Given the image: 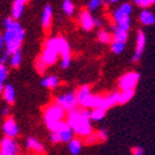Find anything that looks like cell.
Instances as JSON below:
<instances>
[{
  "mask_svg": "<svg viewBox=\"0 0 155 155\" xmlns=\"http://www.w3.org/2000/svg\"><path fill=\"white\" fill-rule=\"evenodd\" d=\"M5 32L3 34L5 42V54L11 56L21 51V44L25 38V30L21 25L11 18H6L3 21Z\"/></svg>",
  "mask_w": 155,
  "mask_h": 155,
  "instance_id": "1",
  "label": "cell"
},
{
  "mask_svg": "<svg viewBox=\"0 0 155 155\" xmlns=\"http://www.w3.org/2000/svg\"><path fill=\"white\" fill-rule=\"evenodd\" d=\"M67 124L72 128L74 134L80 137H88L93 133L91 118H89V110L83 108H76L67 113Z\"/></svg>",
  "mask_w": 155,
  "mask_h": 155,
  "instance_id": "2",
  "label": "cell"
},
{
  "mask_svg": "<svg viewBox=\"0 0 155 155\" xmlns=\"http://www.w3.org/2000/svg\"><path fill=\"white\" fill-rule=\"evenodd\" d=\"M66 112H64L58 104L51 103L44 110V120L47 127V129L51 132H56L62 122H64Z\"/></svg>",
  "mask_w": 155,
  "mask_h": 155,
  "instance_id": "3",
  "label": "cell"
},
{
  "mask_svg": "<svg viewBox=\"0 0 155 155\" xmlns=\"http://www.w3.org/2000/svg\"><path fill=\"white\" fill-rule=\"evenodd\" d=\"M76 97H77L78 106H81V108L83 109L99 108L102 103V98H103L102 94H93L91 91V87L87 84L81 86L78 88V91L76 92Z\"/></svg>",
  "mask_w": 155,
  "mask_h": 155,
  "instance_id": "4",
  "label": "cell"
},
{
  "mask_svg": "<svg viewBox=\"0 0 155 155\" xmlns=\"http://www.w3.org/2000/svg\"><path fill=\"white\" fill-rule=\"evenodd\" d=\"M60 55H58V50H57V44H56V37H50L45 41L44 44V51L40 55V58L47 64H55L58 60Z\"/></svg>",
  "mask_w": 155,
  "mask_h": 155,
  "instance_id": "5",
  "label": "cell"
},
{
  "mask_svg": "<svg viewBox=\"0 0 155 155\" xmlns=\"http://www.w3.org/2000/svg\"><path fill=\"white\" fill-rule=\"evenodd\" d=\"M55 103H56V104H58L64 112H67V113L71 112V110H73V109H76L77 106H78V103H77L76 92H73V91L60 93L56 97Z\"/></svg>",
  "mask_w": 155,
  "mask_h": 155,
  "instance_id": "6",
  "label": "cell"
},
{
  "mask_svg": "<svg viewBox=\"0 0 155 155\" xmlns=\"http://www.w3.org/2000/svg\"><path fill=\"white\" fill-rule=\"evenodd\" d=\"M140 80V74L135 71H130V72H127L125 74H123L119 81H118V87L120 91H130V89H135L138 82Z\"/></svg>",
  "mask_w": 155,
  "mask_h": 155,
  "instance_id": "7",
  "label": "cell"
},
{
  "mask_svg": "<svg viewBox=\"0 0 155 155\" xmlns=\"http://www.w3.org/2000/svg\"><path fill=\"white\" fill-rule=\"evenodd\" d=\"M19 144L15 139L4 137L0 140V155H19Z\"/></svg>",
  "mask_w": 155,
  "mask_h": 155,
  "instance_id": "8",
  "label": "cell"
},
{
  "mask_svg": "<svg viewBox=\"0 0 155 155\" xmlns=\"http://www.w3.org/2000/svg\"><path fill=\"white\" fill-rule=\"evenodd\" d=\"M112 19L115 24V28L118 29H122L124 31H129L132 26V20H130V16H128L117 8L115 10H113L112 12Z\"/></svg>",
  "mask_w": 155,
  "mask_h": 155,
  "instance_id": "9",
  "label": "cell"
},
{
  "mask_svg": "<svg viewBox=\"0 0 155 155\" xmlns=\"http://www.w3.org/2000/svg\"><path fill=\"white\" fill-rule=\"evenodd\" d=\"M78 21L81 28L84 31H91L94 29V21H96V16L92 15L91 11H88L87 9H82L78 14Z\"/></svg>",
  "mask_w": 155,
  "mask_h": 155,
  "instance_id": "10",
  "label": "cell"
},
{
  "mask_svg": "<svg viewBox=\"0 0 155 155\" xmlns=\"http://www.w3.org/2000/svg\"><path fill=\"white\" fill-rule=\"evenodd\" d=\"M145 45H147V37H145V32L143 30H138L137 32V40H135V51L132 61L137 62L139 61V58L143 56V52L145 50Z\"/></svg>",
  "mask_w": 155,
  "mask_h": 155,
  "instance_id": "11",
  "label": "cell"
},
{
  "mask_svg": "<svg viewBox=\"0 0 155 155\" xmlns=\"http://www.w3.org/2000/svg\"><path fill=\"white\" fill-rule=\"evenodd\" d=\"M3 132L5 134L6 138H11V139H15L19 135V125L16 123V120L12 118V117H8L4 123H3Z\"/></svg>",
  "mask_w": 155,
  "mask_h": 155,
  "instance_id": "12",
  "label": "cell"
},
{
  "mask_svg": "<svg viewBox=\"0 0 155 155\" xmlns=\"http://www.w3.org/2000/svg\"><path fill=\"white\" fill-rule=\"evenodd\" d=\"M56 132H57V134L60 137V143H67L68 144L74 137V133L72 130V128L67 124L66 120L61 123V125L58 127V129Z\"/></svg>",
  "mask_w": 155,
  "mask_h": 155,
  "instance_id": "13",
  "label": "cell"
},
{
  "mask_svg": "<svg viewBox=\"0 0 155 155\" xmlns=\"http://www.w3.org/2000/svg\"><path fill=\"white\" fill-rule=\"evenodd\" d=\"M118 97H119V92H110L106 96H103L99 108L107 112L108 109H110L115 104H118Z\"/></svg>",
  "mask_w": 155,
  "mask_h": 155,
  "instance_id": "14",
  "label": "cell"
},
{
  "mask_svg": "<svg viewBox=\"0 0 155 155\" xmlns=\"http://www.w3.org/2000/svg\"><path fill=\"white\" fill-rule=\"evenodd\" d=\"M52 19H54V10L51 5H45L42 14H41V26L44 30H48L51 24H52Z\"/></svg>",
  "mask_w": 155,
  "mask_h": 155,
  "instance_id": "15",
  "label": "cell"
},
{
  "mask_svg": "<svg viewBox=\"0 0 155 155\" xmlns=\"http://www.w3.org/2000/svg\"><path fill=\"white\" fill-rule=\"evenodd\" d=\"M56 44H57L58 55L61 56V58L71 57V48H70V44L67 42L66 38H64L63 36H58V37H56Z\"/></svg>",
  "mask_w": 155,
  "mask_h": 155,
  "instance_id": "16",
  "label": "cell"
},
{
  "mask_svg": "<svg viewBox=\"0 0 155 155\" xmlns=\"http://www.w3.org/2000/svg\"><path fill=\"white\" fill-rule=\"evenodd\" d=\"M25 144H26V148L30 151H32L35 154H44L45 153L44 144L37 138H35V137H28L26 141H25Z\"/></svg>",
  "mask_w": 155,
  "mask_h": 155,
  "instance_id": "17",
  "label": "cell"
},
{
  "mask_svg": "<svg viewBox=\"0 0 155 155\" xmlns=\"http://www.w3.org/2000/svg\"><path fill=\"white\" fill-rule=\"evenodd\" d=\"M26 3L28 2H25V0H15V2L12 3V5H11V15H10V18L14 19L15 21H18L24 14Z\"/></svg>",
  "mask_w": 155,
  "mask_h": 155,
  "instance_id": "18",
  "label": "cell"
},
{
  "mask_svg": "<svg viewBox=\"0 0 155 155\" xmlns=\"http://www.w3.org/2000/svg\"><path fill=\"white\" fill-rule=\"evenodd\" d=\"M139 21L140 24L145 25V26H150V25L155 24V14L149 9H144L140 11L139 14Z\"/></svg>",
  "mask_w": 155,
  "mask_h": 155,
  "instance_id": "19",
  "label": "cell"
},
{
  "mask_svg": "<svg viewBox=\"0 0 155 155\" xmlns=\"http://www.w3.org/2000/svg\"><path fill=\"white\" fill-rule=\"evenodd\" d=\"M60 83H61V80H60V77L56 76V74L45 76L41 80V86L45 87V88H48V89H54V88L58 87Z\"/></svg>",
  "mask_w": 155,
  "mask_h": 155,
  "instance_id": "20",
  "label": "cell"
},
{
  "mask_svg": "<svg viewBox=\"0 0 155 155\" xmlns=\"http://www.w3.org/2000/svg\"><path fill=\"white\" fill-rule=\"evenodd\" d=\"M5 99V102L8 104H14L15 103V99H16V91L14 86L11 84H5L4 86V91H3V94H2Z\"/></svg>",
  "mask_w": 155,
  "mask_h": 155,
  "instance_id": "21",
  "label": "cell"
},
{
  "mask_svg": "<svg viewBox=\"0 0 155 155\" xmlns=\"http://www.w3.org/2000/svg\"><path fill=\"white\" fill-rule=\"evenodd\" d=\"M82 147H83V143L78 138H73L68 143V150L72 155H78L82 150Z\"/></svg>",
  "mask_w": 155,
  "mask_h": 155,
  "instance_id": "22",
  "label": "cell"
},
{
  "mask_svg": "<svg viewBox=\"0 0 155 155\" xmlns=\"http://www.w3.org/2000/svg\"><path fill=\"white\" fill-rule=\"evenodd\" d=\"M97 38L101 44H109L112 42L113 40V36L112 34L108 31V30H104V29H101L98 32H97Z\"/></svg>",
  "mask_w": 155,
  "mask_h": 155,
  "instance_id": "23",
  "label": "cell"
},
{
  "mask_svg": "<svg viewBox=\"0 0 155 155\" xmlns=\"http://www.w3.org/2000/svg\"><path fill=\"white\" fill-rule=\"evenodd\" d=\"M135 94V89H130V91H122L119 92L118 97V104H125L130 101Z\"/></svg>",
  "mask_w": 155,
  "mask_h": 155,
  "instance_id": "24",
  "label": "cell"
},
{
  "mask_svg": "<svg viewBox=\"0 0 155 155\" xmlns=\"http://www.w3.org/2000/svg\"><path fill=\"white\" fill-rule=\"evenodd\" d=\"M113 40L115 41H122V42H127L128 40V31H124L122 29L118 28H113Z\"/></svg>",
  "mask_w": 155,
  "mask_h": 155,
  "instance_id": "25",
  "label": "cell"
},
{
  "mask_svg": "<svg viewBox=\"0 0 155 155\" xmlns=\"http://www.w3.org/2000/svg\"><path fill=\"white\" fill-rule=\"evenodd\" d=\"M106 110H103L101 108H94L92 110H89V118H91V122H99L103 120V118L106 117Z\"/></svg>",
  "mask_w": 155,
  "mask_h": 155,
  "instance_id": "26",
  "label": "cell"
},
{
  "mask_svg": "<svg viewBox=\"0 0 155 155\" xmlns=\"http://www.w3.org/2000/svg\"><path fill=\"white\" fill-rule=\"evenodd\" d=\"M6 78H8V67L5 66V64L0 63V96L3 94Z\"/></svg>",
  "mask_w": 155,
  "mask_h": 155,
  "instance_id": "27",
  "label": "cell"
},
{
  "mask_svg": "<svg viewBox=\"0 0 155 155\" xmlns=\"http://www.w3.org/2000/svg\"><path fill=\"white\" fill-rule=\"evenodd\" d=\"M62 10L67 16H72L74 14V11H76V6L71 0H64V2L62 3Z\"/></svg>",
  "mask_w": 155,
  "mask_h": 155,
  "instance_id": "28",
  "label": "cell"
},
{
  "mask_svg": "<svg viewBox=\"0 0 155 155\" xmlns=\"http://www.w3.org/2000/svg\"><path fill=\"white\" fill-rule=\"evenodd\" d=\"M125 48V42H122V41H115V40H112L110 42V51L115 55H119L122 54Z\"/></svg>",
  "mask_w": 155,
  "mask_h": 155,
  "instance_id": "29",
  "label": "cell"
},
{
  "mask_svg": "<svg viewBox=\"0 0 155 155\" xmlns=\"http://www.w3.org/2000/svg\"><path fill=\"white\" fill-rule=\"evenodd\" d=\"M21 60H22V56H21V51H19V52H15L14 55H11L9 57V63H10V66L11 67H19L20 66V63H21Z\"/></svg>",
  "mask_w": 155,
  "mask_h": 155,
  "instance_id": "30",
  "label": "cell"
},
{
  "mask_svg": "<svg viewBox=\"0 0 155 155\" xmlns=\"http://www.w3.org/2000/svg\"><path fill=\"white\" fill-rule=\"evenodd\" d=\"M47 64L40 58V56H38L37 58H36V61H35V68H36V71L40 73V74H45L46 73V71H47Z\"/></svg>",
  "mask_w": 155,
  "mask_h": 155,
  "instance_id": "31",
  "label": "cell"
},
{
  "mask_svg": "<svg viewBox=\"0 0 155 155\" xmlns=\"http://www.w3.org/2000/svg\"><path fill=\"white\" fill-rule=\"evenodd\" d=\"M102 5H104V2H102V0H89L87 3V10L92 12L94 10H98Z\"/></svg>",
  "mask_w": 155,
  "mask_h": 155,
  "instance_id": "32",
  "label": "cell"
},
{
  "mask_svg": "<svg viewBox=\"0 0 155 155\" xmlns=\"http://www.w3.org/2000/svg\"><path fill=\"white\" fill-rule=\"evenodd\" d=\"M133 3L138 8H141L144 10V9H148L151 5H155V0H134Z\"/></svg>",
  "mask_w": 155,
  "mask_h": 155,
  "instance_id": "33",
  "label": "cell"
},
{
  "mask_svg": "<svg viewBox=\"0 0 155 155\" xmlns=\"http://www.w3.org/2000/svg\"><path fill=\"white\" fill-rule=\"evenodd\" d=\"M83 143H84L86 145H93V144H96V143H99V141H98V137H97V133L93 132L92 134H89L88 137L83 138Z\"/></svg>",
  "mask_w": 155,
  "mask_h": 155,
  "instance_id": "34",
  "label": "cell"
},
{
  "mask_svg": "<svg viewBox=\"0 0 155 155\" xmlns=\"http://www.w3.org/2000/svg\"><path fill=\"white\" fill-rule=\"evenodd\" d=\"M118 9L123 12V14H125V15H128V16H130L132 11H133V5H132L130 3H123V4H120V5L118 6Z\"/></svg>",
  "mask_w": 155,
  "mask_h": 155,
  "instance_id": "35",
  "label": "cell"
},
{
  "mask_svg": "<svg viewBox=\"0 0 155 155\" xmlns=\"http://www.w3.org/2000/svg\"><path fill=\"white\" fill-rule=\"evenodd\" d=\"M97 133V137H98V141H106L108 139V132L106 129H99Z\"/></svg>",
  "mask_w": 155,
  "mask_h": 155,
  "instance_id": "36",
  "label": "cell"
},
{
  "mask_svg": "<svg viewBox=\"0 0 155 155\" xmlns=\"http://www.w3.org/2000/svg\"><path fill=\"white\" fill-rule=\"evenodd\" d=\"M132 155H145V150L143 147H133L130 149Z\"/></svg>",
  "mask_w": 155,
  "mask_h": 155,
  "instance_id": "37",
  "label": "cell"
},
{
  "mask_svg": "<svg viewBox=\"0 0 155 155\" xmlns=\"http://www.w3.org/2000/svg\"><path fill=\"white\" fill-rule=\"evenodd\" d=\"M71 64V57H66V58H61V67L63 70H66L70 67Z\"/></svg>",
  "mask_w": 155,
  "mask_h": 155,
  "instance_id": "38",
  "label": "cell"
},
{
  "mask_svg": "<svg viewBox=\"0 0 155 155\" xmlns=\"http://www.w3.org/2000/svg\"><path fill=\"white\" fill-rule=\"evenodd\" d=\"M50 140L52 141V143H55V144L60 143V137H58L57 132H51L50 133Z\"/></svg>",
  "mask_w": 155,
  "mask_h": 155,
  "instance_id": "39",
  "label": "cell"
},
{
  "mask_svg": "<svg viewBox=\"0 0 155 155\" xmlns=\"http://www.w3.org/2000/svg\"><path fill=\"white\" fill-rule=\"evenodd\" d=\"M102 25H103V21H102V19H99V18H96V21H94V28H102Z\"/></svg>",
  "mask_w": 155,
  "mask_h": 155,
  "instance_id": "40",
  "label": "cell"
},
{
  "mask_svg": "<svg viewBox=\"0 0 155 155\" xmlns=\"http://www.w3.org/2000/svg\"><path fill=\"white\" fill-rule=\"evenodd\" d=\"M9 113H10V107H5L3 110H2V114L4 115V117H10V115H9Z\"/></svg>",
  "mask_w": 155,
  "mask_h": 155,
  "instance_id": "41",
  "label": "cell"
},
{
  "mask_svg": "<svg viewBox=\"0 0 155 155\" xmlns=\"http://www.w3.org/2000/svg\"><path fill=\"white\" fill-rule=\"evenodd\" d=\"M5 47V42H4V37L3 34H0V50H3Z\"/></svg>",
  "mask_w": 155,
  "mask_h": 155,
  "instance_id": "42",
  "label": "cell"
}]
</instances>
